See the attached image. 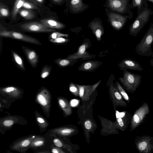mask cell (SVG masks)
I'll list each match as a JSON object with an SVG mask.
<instances>
[{
	"label": "cell",
	"instance_id": "7a4b0ae2",
	"mask_svg": "<svg viewBox=\"0 0 153 153\" xmlns=\"http://www.w3.org/2000/svg\"><path fill=\"white\" fill-rule=\"evenodd\" d=\"M123 76L119 78L120 82L127 91L134 93L141 83V76L127 71H123Z\"/></svg>",
	"mask_w": 153,
	"mask_h": 153
},
{
	"label": "cell",
	"instance_id": "f35d334b",
	"mask_svg": "<svg viewBox=\"0 0 153 153\" xmlns=\"http://www.w3.org/2000/svg\"><path fill=\"white\" fill-rule=\"evenodd\" d=\"M14 123L13 120L11 119H6L4 120L2 122L3 125L6 127L11 126Z\"/></svg>",
	"mask_w": 153,
	"mask_h": 153
},
{
	"label": "cell",
	"instance_id": "ba28073f",
	"mask_svg": "<svg viewBox=\"0 0 153 153\" xmlns=\"http://www.w3.org/2000/svg\"><path fill=\"white\" fill-rule=\"evenodd\" d=\"M20 27L23 30L33 32H53L56 30L48 28L40 22H32L23 23Z\"/></svg>",
	"mask_w": 153,
	"mask_h": 153
},
{
	"label": "cell",
	"instance_id": "c3c4849f",
	"mask_svg": "<svg viewBox=\"0 0 153 153\" xmlns=\"http://www.w3.org/2000/svg\"></svg>",
	"mask_w": 153,
	"mask_h": 153
},
{
	"label": "cell",
	"instance_id": "8fae6325",
	"mask_svg": "<svg viewBox=\"0 0 153 153\" xmlns=\"http://www.w3.org/2000/svg\"><path fill=\"white\" fill-rule=\"evenodd\" d=\"M102 80L92 85H81L75 83L79 91V97L82 100L87 101L90 98V96L99 86Z\"/></svg>",
	"mask_w": 153,
	"mask_h": 153
},
{
	"label": "cell",
	"instance_id": "60d3db41",
	"mask_svg": "<svg viewBox=\"0 0 153 153\" xmlns=\"http://www.w3.org/2000/svg\"><path fill=\"white\" fill-rule=\"evenodd\" d=\"M54 145L59 148H60L63 146V143L61 140L58 138H55L53 140Z\"/></svg>",
	"mask_w": 153,
	"mask_h": 153
},
{
	"label": "cell",
	"instance_id": "1f68e13d",
	"mask_svg": "<svg viewBox=\"0 0 153 153\" xmlns=\"http://www.w3.org/2000/svg\"><path fill=\"white\" fill-rule=\"evenodd\" d=\"M12 54L16 63L22 70H25L23 62L21 57L14 52H12Z\"/></svg>",
	"mask_w": 153,
	"mask_h": 153
},
{
	"label": "cell",
	"instance_id": "4fadbf2b",
	"mask_svg": "<svg viewBox=\"0 0 153 153\" xmlns=\"http://www.w3.org/2000/svg\"><path fill=\"white\" fill-rule=\"evenodd\" d=\"M117 67L122 71L131 70L141 71L143 70L141 65L137 62L130 58L122 60L117 65Z\"/></svg>",
	"mask_w": 153,
	"mask_h": 153
},
{
	"label": "cell",
	"instance_id": "3957f363",
	"mask_svg": "<svg viewBox=\"0 0 153 153\" xmlns=\"http://www.w3.org/2000/svg\"><path fill=\"white\" fill-rule=\"evenodd\" d=\"M153 12L147 8L144 10L139 15L129 27V34L135 37L144 25L149 21Z\"/></svg>",
	"mask_w": 153,
	"mask_h": 153
},
{
	"label": "cell",
	"instance_id": "e0dca14e",
	"mask_svg": "<svg viewBox=\"0 0 153 153\" xmlns=\"http://www.w3.org/2000/svg\"><path fill=\"white\" fill-rule=\"evenodd\" d=\"M89 28L92 30L97 40L100 41L104 34V29L100 23L98 22H94L90 23Z\"/></svg>",
	"mask_w": 153,
	"mask_h": 153
},
{
	"label": "cell",
	"instance_id": "5bb4252c",
	"mask_svg": "<svg viewBox=\"0 0 153 153\" xmlns=\"http://www.w3.org/2000/svg\"><path fill=\"white\" fill-rule=\"evenodd\" d=\"M108 15L110 23L114 28L119 30L123 28L126 22L127 16L113 13H110Z\"/></svg>",
	"mask_w": 153,
	"mask_h": 153
},
{
	"label": "cell",
	"instance_id": "d590c367",
	"mask_svg": "<svg viewBox=\"0 0 153 153\" xmlns=\"http://www.w3.org/2000/svg\"><path fill=\"white\" fill-rule=\"evenodd\" d=\"M70 41L69 39L62 38V37H59L55 39H49V41L52 42L62 43L68 42Z\"/></svg>",
	"mask_w": 153,
	"mask_h": 153
},
{
	"label": "cell",
	"instance_id": "5b68a950",
	"mask_svg": "<svg viewBox=\"0 0 153 153\" xmlns=\"http://www.w3.org/2000/svg\"><path fill=\"white\" fill-rule=\"evenodd\" d=\"M149 112V105L146 102L143 103L137 109L131 117L130 131H133L137 127L143 122Z\"/></svg>",
	"mask_w": 153,
	"mask_h": 153
},
{
	"label": "cell",
	"instance_id": "44dd1931",
	"mask_svg": "<svg viewBox=\"0 0 153 153\" xmlns=\"http://www.w3.org/2000/svg\"><path fill=\"white\" fill-rule=\"evenodd\" d=\"M76 130L72 128L62 127L53 129L52 132L55 134L63 137L70 136L76 132Z\"/></svg>",
	"mask_w": 153,
	"mask_h": 153
},
{
	"label": "cell",
	"instance_id": "7c38bea8",
	"mask_svg": "<svg viewBox=\"0 0 153 153\" xmlns=\"http://www.w3.org/2000/svg\"><path fill=\"white\" fill-rule=\"evenodd\" d=\"M116 115L117 128L124 131L128 127L131 121V117L130 114L126 111L119 112L116 111Z\"/></svg>",
	"mask_w": 153,
	"mask_h": 153
},
{
	"label": "cell",
	"instance_id": "cb8c5ba5",
	"mask_svg": "<svg viewBox=\"0 0 153 153\" xmlns=\"http://www.w3.org/2000/svg\"><path fill=\"white\" fill-rule=\"evenodd\" d=\"M133 7H137L138 15L144 10L147 8L146 0H132Z\"/></svg>",
	"mask_w": 153,
	"mask_h": 153
},
{
	"label": "cell",
	"instance_id": "8d00e7d4",
	"mask_svg": "<svg viewBox=\"0 0 153 153\" xmlns=\"http://www.w3.org/2000/svg\"><path fill=\"white\" fill-rule=\"evenodd\" d=\"M22 7L28 9H39V8L34 4L27 1H25Z\"/></svg>",
	"mask_w": 153,
	"mask_h": 153
},
{
	"label": "cell",
	"instance_id": "83f0119b",
	"mask_svg": "<svg viewBox=\"0 0 153 153\" xmlns=\"http://www.w3.org/2000/svg\"><path fill=\"white\" fill-rule=\"evenodd\" d=\"M70 4L71 9L75 12L82 10L83 7L81 0H71Z\"/></svg>",
	"mask_w": 153,
	"mask_h": 153
},
{
	"label": "cell",
	"instance_id": "484cf974",
	"mask_svg": "<svg viewBox=\"0 0 153 153\" xmlns=\"http://www.w3.org/2000/svg\"><path fill=\"white\" fill-rule=\"evenodd\" d=\"M19 12L21 16L26 20H31L36 17L34 12L28 9L20 10Z\"/></svg>",
	"mask_w": 153,
	"mask_h": 153
},
{
	"label": "cell",
	"instance_id": "ee69618b",
	"mask_svg": "<svg viewBox=\"0 0 153 153\" xmlns=\"http://www.w3.org/2000/svg\"><path fill=\"white\" fill-rule=\"evenodd\" d=\"M152 58L150 61V64L153 67V55L151 56Z\"/></svg>",
	"mask_w": 153,
	"mask_h": 153
},
{
	"label": "cell",
	"instance_id": "30bf717a",
	"mask_svg": "<svg viewBox=\"0 0 153 153\" xmlns=\"http://www.w3.org/2000/svg\"><path fill=\"white\" fill-rule=\"evenodd\" d=\"M109 94L114 108L118 106L127 107V103L123 100V97L115 87L113 82L109 86Z\"/></svg>",
	"mask_w": 153,
	"mask_h": 153
},
{
	"label": "cell",
	"instance_id": "ac0fdd59",
	"mask_svg": "<svg viewBox=\"0 0 153 153\" xmlns=\"http://www.w3.org/2000/svg\"><path fill=\"white\" fill-rule=\"evenodd\" d=\"M22 48L29 63L33 66L36 67L38 62V56L36 52L25 47L23 46Z\"/></svg>",
	"mask_w": 153,
	"mask_h": 153
},
{
	"label": "cell",
	"instance_id": "2e32d148",
	"mask_svg": "<svg viewBox=\"0 0 153 153\" xmlns=\"http://www.w3.org/2000/svg\"><path fill=\"white\" fill-rule=\"evenodd\" d=\"M35 137L32 136L21 140L15 143L13 146L12 149L15 150L23 151L26 150Z\"/></svg>",
	"mask_w": 153,
	"mask_h": 153
},
{
	"label": "cell",
	"instance_id": "7dc6e473",
	"mask_svg": "<svg viewBox=\"0 0 153 153\" xmlns=\"http://www.w3.org/2000/svg\"><path fill=\"white\" fill-rule=\"evenodd\" d=\"M148 1H150L153 4V0H148Z\"/></svg>",
	"mask_w": 153,
	"mask_h": 153
},
{
	"label": "cell",
	"instance_id": "7bdbcfd3",
	"mask_svg": "<svg viewBox=\"0 0 153 153\" xmlns=\"http://www.w3.org/2000/svg\"><path fill=\"white\" fill-rule=\"evenodd\" d=\"M78 101L76 100H73L71 101V104L72 106H75L78 104Z\"/></svg>",
	"mask_w": 153,
	"mask_h": 153
},
{
	"label": "cell",
	"instance_id": "d6986e66",
	"mask_svg": "<svg viewBox=\"0 0 153 153\" xmlns=\"http://www.w3.org/2000/svg\"><path fill=\"white\" fill-rule=\"evenodd\" d=\"M46 27L51 29H62L65 28V25L56 20L49 19H42L39 21Z\"/></svg>",
	"mask_w": 153,
	"mask_h": 153
},
{
	"label": "cell",
	"instance_id": "4dcf8cb0",
	"mask_svg": "<svg viewBox=\"0 0 153 153\" xmlns=\"http://www.w3.org/2000/svg\"><path fill=\"white\" fill-rule=\"evenodd\" d=\"M10 15V11L7 6L0 2V18L7 17Z\"/></svg>",
	"mask_w": 153,
	"mask_h": 153
},
{
	"label": "cell",
	"instance_id": "9c48e42d",
	"mask_svg": "<svg viewBox=\"0 0 153 153\" xmlns=\"http://www.w3.org/2000/svg\"><path fill=\"white\" fill-rule=\"evenodd\" d=\"M36 100L46 113H49L51 105L50 94L46 89L43 88L37 94Z\"/></svg>",
	"mask_w": 153,
	"mask_h": 153
},
{
	"label": "cell",
	"instance_id": "603a6c76",
	"mask_svg": "<svg viewBox=\"0 0 153 153\" xmlns=\"http://www.w3.org/2000/svg\"><path fill=\"white\" fill-rule=\"evenodd\" d=\"M58 103L62 110L65 115L67 116L71 115L72 112L71 107L68 101L64 98H58Z\"/></svg>",
	"mask_w": 153,
	"mask_h": 153
},
{
	"label": "cell",
	"instance_id": "7402d4cb",
	"mask_svg": "<svg viewBox=\"0 0 153 153\" xmlns=\"http://www.w3.org/2000/svg\"><path fill=\"white\" fill-rule=\"evenodd\" d=\"M1 91L8 96L14 98L19 97L21 91L17 88L13 86H8L1 88Z\"/></svg>",
	"mask_w": 153,
	"mask_h": 153
},
{
	"label": "cell",
	"instance_id": "6da1fadb",
	"mask_svg": "<svg viewBox=\"0 0 153 153\" xmlns=\"http://www.w3.org/2000/svg\"><path fill=\"white\" fill-rule=\"evenodd\" d=\"M153 43V23H151L147 31L140 42L136 45L135 51L138 54L151 56L153 55L152 45Z\"/></svg>",
	"mask_w": 153,
	"mask_h": 153
},
{
	"label": "cell",
	"instance_id": "277c9868",
	"mask_svg": "<svg viewBox=\"0 0 153 153\" xmlns=\"http://www.w3.org/2000/svg\"><path fill=\"white\" fill-rule=\"evenodd\" d=\"M91 46L89 39H85L83 43L79 46L77 51L69 55L66 58L71 59L81 60L90 59L95 58L96 55L89 53L86 50Z\"/></svg>",
	"mask_w": 153,
	"mask_h": 153
},
{
	"label": "cell",
	"instance_id": "52a82bcc",
	"mask_svg": "<svg viewBox=\"0 0 153 153\" xmlns=\"http://www.w3.org/2000/svg\"><path fill=\"white\" fill-rule=\"evenodd\" d=\"M0 36L1 37L10 38L35 44L41 45V43L37 39L15 31L6 30H1Z\"/></svg>",
	"mask_w": 153,
	"mask_h": 153
},
{
	"label": "cell",
	"instance_id": "74e56055",
	"mask_svg": "<svg viewBox=\"0 0 153 153\" xmlns=\"http://www.w3.org/2000/svg\"><path fill=\"white\" fill-rule=\"evenodd\" d=\"M50 69L47 67H45L42 70L41 74V77L42 78L44 79L46 78L49 75L50 71Z\"/></svg>",
	"mask_w": 153,
	"mask_h": 153
},
{
	"label": "cell",
	"instance_id": "836d02e7",
	"mask_svg": "<svg viewBox=\"0 0 153 153\" xmlns=\"http://www.w3.org/2000/svg\"><path fill=\"white\" fill-rule=\"evenodd\" d=\"M36 120L41 128H46L48 126V123L45 119L41 116H36Z\"/></svg>",
	"mask_w": 153,
	"mask_h": 153
},
{
	"label": "cell",
	"instance_id": "ffe728a7",
	"mask_svg": "<svg viewBox=\"0 0 153 153\" xmlns=\"http://www.w3.org/2000/svg\"><path fill=\"white\" fill-rule=\"evenodd\" d=\"M127 4V0H109V6L114 10L122 12Z\"/></svg>",
	"mask_w": 153,
	"mask_h": 153
},
{
	"label": "cell",
	"instance_id": "8992f818",
	"mask_svg": "<svg viewBox=\"0 0 153 153\" xmlns=\"http://www.w3.org/2000/svg\"><path fill=\"white\" fill-rule=\"evenodd\" d=\"M135 144L138 151L140 153H150L153 151V137L143 135L136 137Z\"/></svg>",
	"mask_w": 153,
	"mask_h": 153
},
{
	"label": "cell",
	"instance_id": "f6af8a7d",
	"mask_svg": "<svg viewBox=\"0 0 153 153\" xmlns=\"http://www.w3.org/2000/svg\"><path fill=\"white\" fill-rule=\"evenodd\" d=\"M54 2H59L62 1V0H52Z\"/></svg>",
	"mask_w": 153,
	"mask_h": 153
},
{
	"label": "cell",
	"instance_id": "bcb514c9",
	"mask_svg": "<svg viewBox=\"0 0 153 153\" xmlns=\"http://www.w3.org/2000/svg\"><path fill=\"white\" fill-rule=\"evenodd\" d=\"M38 2L40 3H43L44 1V0H36Z\"/></svg>",
	"mask_w": 153,
	"mask_h": 153
},
{
	"label": "cell",
	"instance_id": "ab89813d",
	"mask_svg": "<svg viewBox=\"0 0 153 153\" xmlns=\"http://www.w3.org/2000/svg\"><path fill=\"white\" fill-rule=\"evenodd\" d=\"M84 126L86 129L90 131L92 128V127L91 121L89 120H86L84 123Z\"/></svg>",
	"mask_w": 153,
	"mask_h": 153
},
{
	"label": "cell",
	"instance_id": "d4e9b609",
	"mask_svg": "<svg viewBox=\"0 0 153 153\" xmlns=\"http://www.w3.org/2000/svg\"><path fill=\"white\" fill-rule=\"evenodd\" d=\"M25 1V0H16L11 14V16L13 19H16L17 14Z\"/></svg>",
	"mask_w": 153,
	"mask_h": 153
},
{
	"label": "cell",
	"instance_id": "f546056e",
	"mask_svg": "<svg viewBox=\"0 0 153 153\" xmlns=\"http://www.w3.org/2000/svg\"><path fill=\"white\" fill-rule=\"evenodd\" d=\"M44 138L40 137H35L30 143V147L36 148L43 146L45 143Z\"/></svg>",
	"mask_w": 153,
	"mask_h": 153
},
{
	"label": "cell",
	"instance_id": "f1b7e54d",
	"mask_svg": "<svg viewBox=\"0 0 153 153\" xmlns=\"http://www.w3.org/2000/svg\"><path fill=\"white\" fill-rule=\"evenodd\" d=\"M114 85L124 99L128 103H129L130 102V98L125 90L121 85L120 83L117 81L115 83Z\"/></svg>",
	"mask_w": 153,
	"mask_h": 153
},
{
	"label": "cell",
	"instance_id": "e575fe53",
	"mask_svg": "<svg viewBox=\"0 0 153 153\" xmlns=\"http://www.w3.org/2000/svg\"><path fill=\"white\" fill-rule=\"evenodd\" d=\"M69 35L68 34L62 33L59 32H52L49 36L50 39H55L59 37H68Z\"/></svg>",
	"mask_w": 153,
	"mask_h": 153
},
{
	"label": "cell",
	"instance_id": "4316f807",
	"mask_svg": "<svg viewBox=\"0 0 153 153\" xmlns=\"http://www.w3.org/2000/svg\"><path fill=\"white\" fill-rule=\"evenodd\" d=\"M79 61V60H71L66 58L59 59L56 61V62L60 66L65 67L72 66Z\"/></svg>",
	"mask_w": 153,
	"mask_h": 153
},
{
	"label": "cell",
	"instance_id": "9a60e30c",
	"mask_svg": "<svg viewBox=\"0 0 153 153\" xmlns=\"http://www.w3.org/2000/svg\"><path fill=\"white\" fill-rule=\"evenodd\" d=\"M102 62L99 60H89L81 63L78 68L79 71L85 72L94 71L100 67Z\"/></svg>",
	"mask_w": 153,
	"mask_h": 153
},
{
	"label": "cell",
	"instance_id": "b9f144b4",
	"mask_svg": "<svg viewBox=\"0 0 153 153\" xmlns=\"http://www.w3.org/2000/svg\"><path fill=\"white\" fill-rule=\"evenodd\" d=\"M52 153H64L65 152L62 151L61 149H59L54 148H53L51 150Z\"/></svg>",
	"mask_w": 153,
	"mask_h": 153
},
{
	"label": "cell",
	"instance_id": "d6a6232c",
	"mask_svg": "<svg viewBox=\"0 0 153 153\" xmlns=\"http://www.w3.org/2000/svg\"><path fill=\"white\" fill-rule=\"evenodd\" d=\"M69 89L70 92L75 96H79V89L75 84L71 82L69 84Z\"/></svg>",
	"mask_w": 153,
	"mask_h": 153
}]
</instances>
